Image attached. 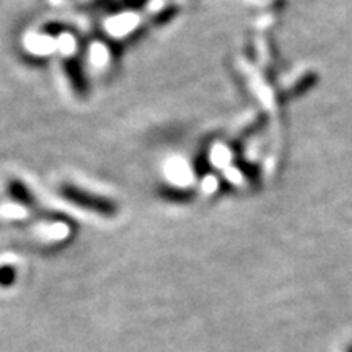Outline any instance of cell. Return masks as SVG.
Returning <instances> with one entry per match:
<instances>
[{
	"label": "cell",
	"instance_id": "6da1fadb",
	"mask_svg": "<svg viewBox=\"0 0 352 352\" xmlns=\"http://www.w3.org/2000/svg\"><path fill=\"white\" fill-rule=\"evenodd\" d=\"M316 80H318V78H316L315 74H308V76L302 77V78H300V82H298L297 85L294 87V94H296V95H302V94H305V91L310 90L311 87H315Z\"/></svg>",
	"mask_w": 352,
	"mask_h": 352
},
{
	"label": "cell",
	"instance_id": "7a4b0ae2",
	"mask_svg": "<svg viewBox=\"0 0 352 352\" xmlns=\"http://www.w3.org/2000/svg\"><path fill=\"white\" fill-rule=\"evenodd\" d=\"M346 352H352V344H349V346H347V349H346Z\"/></svg>",
	"mask_w": 352,
	"mask_h": 352
}]
</instances>
